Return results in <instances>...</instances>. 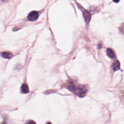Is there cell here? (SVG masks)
Here are the masks:
<instances>
[{
  "mask_svg": "<svg viewBox=\"0 0 124 124\" xmlns=\"http://www.w3.org/2000/svg\"><path fill=\"white\" fill-rule=\"evenodd\" d=\"M74 92L77 96L82 98L86 95L87 92V89L84 86H79L75 88Z\"/></svg>",
  "mask_w": 124,
  "mask_h": 124,
  "instance_id": "6da1fadb",
  "label": "cell"
},
{
  "mask_svg": "<svg viewBox=\"0 0 124 124\" xmlns=\"http://www.w3.org/2000/svg\"><path fill=\"white\" fill-rule=\"evenodd\" d=\"M39 17V14L36 11H32L29 14L28 19L30 21H34L38 19Z\"/></svg>",
  "mask_w": 124,
  "mask_h": 124,
  "instance_id": "7a4b0ae2",
  "label": "cell"
},
{
  "mask_svg": "<svg viewBox=\"0 0 124 124\" xmlns=\"http://www.w3.org/2000/svg\"><path fill=\"white\" fill-rule=\"evenodd\" d=\"M83 17L85 19V21L87 23H89L91 18V15L90 13L87 11L85 10L84 11Z\"/></svg>",
  "mask_w": 124,
  "mask_h": 124,
  "instance_id": "3957f363",
  "label": "cell"
},
{
  "mask_svg": "<svg viewBox=\"0 0 124 124\" xmlns=\"http://www.w3.org/2000/svg\"><path fill=\"white\" fill-rule=\"evenodd\" d=\"M107 53L109 57L112 59H114L116 57L114 52L111 48H108L107 49Z\"/></svg>",
  "mask_w": 124,
  "mask_h": 124,
  "instance_id": "277c9868",
  "label": "cell"
},
{
  "mask_svg": "<svg viewBox=\"0 0 124 124\" xmlns=\"http://www.w3.org/2000/svg\"><path fill=\"white\" fill-rule=\"evenodd\" d=\"M120 67V64L118 60H115L112 65V68L114 71H117Z\"/></svg>",
  "mask_w": 124,
  "mask_h": 124,
  "instance_id": "5b68a950",
  "label": "cell"
},
{
  "mask_svg": "<svg viewBox=\"0 0 124 124\" xmlns=\"http://www.w3.org/2000/svg\"><path fill=\"white\" fill-rule=\"evenodd\" d=\"M21 91L23 93L27 94L29 92V89L27 84H24L21 87Z\"/></svg>",
  "mask_w": 124,
  "mask_h": 124,
  "instance_id": "8992f818",
  "label": "cell"
},
{
  "mask_svg": "<svg viewBox=\"0 0 124 124\" xmlns=\"http://www.w3.org/2000/svg\"><path fill=\"white\" fill-rule=\"evenodd\" d=\"M1 55L3 57L6 59H10L12 57V55L11 53L7 52H2Z\"/></svg>",
  "mask_w": 124,
  "mask_h": 124,
  "instance_id": "52a82bcc",
  "label": "cell"
},
{
  "mask_svg": "<svg viewBox=\"0 0 124 124\" xmlns=\"http://www.w3.org/2000/svg\"><path fill=\"white\" fill-rule=\"evenodd\" d=\"M27 124H36V123L33 120H30L27 122Z\"/></svg>",
  "mask_w": 124,
  "mask_h": 124,
  "instance_id": "ba28073f",
  "label": "cell"
},
{
  "mask_svg": "<svg viewBox=\"0 0 124 124\" xmlns=\"http://www.w3.org/2000/svg\"><path fill=\"white\" fill-rule=\"evenodd\" d=\"M120 30L122 32L124 33V24L121 26L120 27Z\"/></svg>",
  "mask_w": 124,
  "mask_h": 124,
  "instance_id": "9c48e42d",
  "label": "cell"
},
{
  "mask_svg": "<svg viewBox=\"0 0 124 124\" xmlns=\"http://www.w3.org/2000/svg\"><path fill=\"white\" fill-rule=\"evenodd\" d=\"M47 124H52L51 122H48L47 123Z\"/></svg>",
  "mask_w": 124,
  "mask_h": 124,
  "instance_id": "30bf717a",
  "label": "cell"
},
{
  "mask_svg": "<svg viewBox=\"0 0 124 124\" xmlns=\"http://www.w3.org/2000/svg\"><path fill=\"white\" fill-rule=\"evenodd\" d=\"M1 124H7V123H3Z\"/></svg>",
  "mask_w": 124,
  "mask_h": 124,
  "instance_id": "8fae6325",
  "label": "cell"
},
{
  "mask_svg": "<svg viewBox=\"0 0 124 124\" xmlns=\"http://www.w3.org/2000/svg\"><path fill=\"white\" fill-rule=\"evenodd\" d=\"M114 2H119V1H114Z\"/></svg>",
  "mask_w": 124,
  "mask_h": 124,
  "instance_id": "7c38bea8",
  "label": "cell"
}]
</instances>
